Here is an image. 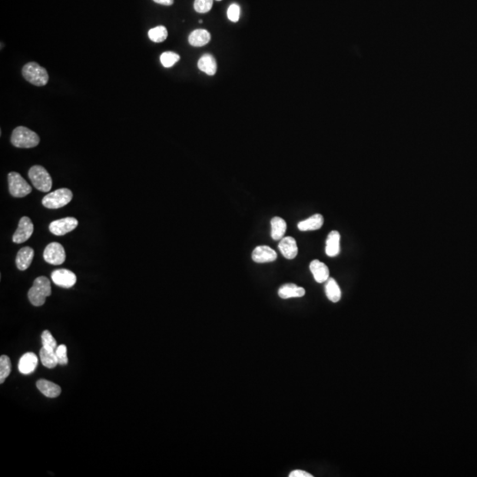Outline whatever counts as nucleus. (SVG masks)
Wrapping results in <instances>:
<instances>
[{"label": "nucleus", "instance_id": "ddd939ff", "mask_svg": "<svg viewBox=\"0 0 477 477\" xmlns=\"http://www.w3.org/2000/svg\"><path fill=\"white\" fill-rule=\"evenodd\" d=\"M309 269L317 283H325L330 278V272L327 265L320 262L317 259H315L310 262Z\"/></svg>", "mask_w": 477, "mask_h": 477}, {"label": "nucleus", "instance_id": "39448f33", "mask_svg": "<svg viewBox=\"0 0 477 477\" xmlns=\"http://www.w3.org/2000/svg\"><path fill=\"white\" fill-rule=\"evenodd\" d=\"M29 177L34 187L41 192H49L51 189L52 179L43 166H32L29 171Z\"/></svg>", "mask_w": 477, "mask_h": 477}, {"label": "nucleus", "instance_id": "393cba45", "mask_svg": "<svg viewBox=\"0 0 477 477\" xmlns=\"http://www.w3.org/2000/svg\"><path fill=\"white\" fill-rule=\"evenodd\" d=\"M168 37V31L166 26H157L149 31V39L154 43H162Z\"/></svg>", "mask_w": 477, "mask_h": 477}, {"label": "nucleus", "instance_id": "72a5a7b5", "mask_svg": "<svg viewBox=\"0 0 477 477\" xmlns=\"http://www.w3.org/2000/svg\"><path fill=\"white\" fill-rule=\"evenodd\" d=\"M218 1H220V0H218Z\"/></svg>", "mask_w": 477, "mask_h": 477}, {"label": "nucleus", "instance_id": "5701e85b", "mask_svg": "<svg viewBox=\"0 0 477 477\" xmlns=\"http://www.w3.org/2000/svg\"><path fill=\"white\" fill-rule=\"evenodd\" d=\"M325 293L327 298L334 303L339 302V300L341 299V290L334 278H329L328 280L326 281Z\"/></svg>", "mask_w": 477, "mask_h": 477}, {"label": "nucleus", "instance_id": "412c9836", "mask_svg": "<svg viewBox=\"0 0 477 477\" xmlns=\"http://www.w3.org/2000/svg\"><path fill=\"white\" fill-rule=\"evenodd\" d=\"M199 70L203 73H207L208 75H214L217 73L218 66L214 57L210 54H204L200 58L197 64Z\"/></svg>", "mask_w": 477, "mask_h": 477}, {"label": "nucleus", "instance_id": "6e6552de", "mask_svg": "<svg viewBox=\"0 0 477 477\" xmlns=\"http://www.w3.org/2000/svg\"><path fill=\"white\" fill-rule=\"evenodd\" d=\"M77 225H78V220L74 218L68 217V218L58 219L50 223L49 225V230L54 235L62 236L73 231L76 228Z\"/></svg>", "mask_w": 477, "mask_h": 477}, {"label": "nucleus", "instance_id": "f03ea898", "mask_svg": "<svg viewBox=\"0 0 477 477\" xmlns=\"http://www.w3.org/2000/svg\"><path fill=\"white\" fill-rule=\"evenodd\" d=\"M11 143L16 148L30 149L39 144L40 138L37 132L29 129L28 127L18 126L13 131Z\"/></svg>", "mask_w": 477, "mask_h": 477}, {"label": "nucleus", "instance_id": "423d86ee", "mask_svg": "<svg viewBox=\"0 0 477 477\" xmlns=\"http://www.w3.org/2000/svg\"><path fill=\"white\" fill-rule=\"evenodd\" d=\"M9 192L13 197H25L32 191V188L20 173L12 172L8 174Z\"/></svg>", "mask_w": 477, "mask_h": 477}, {"label": "nucleus", "instance_id": "9b49d317", "mask_svg": "<svg viewBox=\"0 0 477 477\" xmlns=\"http://www.w3.org/2000/svg\"><path fill=\"white\" fill-rule=\"evenodd\" d=\"M278 257L275 250L268 246H258L252 253V259L258 263L274 262Z\"/></svg>", "mask_w": 477, "mask_h": 477}, {"label": "nucleus", "instance_id": "a211bd4d", "mask_svg": "<svg viewBox=\"0 0 477 477\" xmlns=\"http://www.w3.org/2000/svg\"><path fill=\"white\" fill-rule=\"evenodd\" d=\"M324 225V217L321 214H315L308 219L299 222L298 229L302 232L315 231L321 228Z\"/></svg>", "mask_w": 477, "mask_h": 477}, {"label": "nucleus", "instance_id": "bb28decb", "mask_svg": "<svg viewBox=\"0 0 477 477\" xmlns=\"http://www.w3.org/2000/svg\"><path fill=\"white\" fill-rule=\"evenodd\" d=\"M179 60H180V57L179 54L172 52V51H166V52L162 53V55L160 56L161 64L166 68L174 66Z\"/></svg>", "mask_w": 477, "mask_h": 477}, {"label": "nucleus", "instance_id": "cd10ccee", "mask_svg": "<svg viewBox=\"0 0 477 477\" xmlns=\"http://www.w3.org/2000/svg\"><path fill=\"white\" fill-rule=\"evenodd\" d=\"M41 338H42V344H43V348L53 350V351L56 350V348H58L56 339L54 338L50 331H47V330L46 331H43Z\"/></svg>", "mask_w": 477, "mask_h": 477}, {"label": "nucleus", "instance_id": "6ab92c4d", "mask_svg": "<svg viewBox=\"0 0 477 477\" xmlns=\"http://www.w3.org/2000/svg\"><path fill=\"white\" fill-rule=\"evenodd\" d=\"M37 386L44 396L48 398H57L61 393V388L53 382L48 381L45 379H40L37 383Z\"/></svg>", "mask_w": 477, "mask_h": 477}, {"label": "nucleus", "instance_id": "4be33fe9", "mask_svg": "<svg viewBox=\"0 0 477 477\" xmlns=\"http://www.w3.org/2000/svg\"><path fill=\"white\" fill-rule=\"evenodd\" d=\"M272 224V238L274 241H279L284 238L285 231H286V222L284 219L279 217H274L271 221Z\"/></svg>", "mask_w": 477, "mask_h": 477}, {"label": "nucleus", "instance_id": "4468645a", "mask_svg": "<svg viewBox=\"0 0 477 477\" xmlns=\"http://www.w3.org/2000/svg\"><path fill=\"white\" fill-rule=\"evenodd\" d=\"M37 363L38 358L37 355L34 353H26L20 358L18 368L21 374H31L37 368Z\"/></svg>", "mask_w": 477, "mask_h": 477}, {"label": "nucleus", "instance_id": "dca6fc26", "mask_svg": "<svg viewBox=\"0 0 477 477\" xmlns=\"http://www.w3.org/2000/svg\"><path fill=\"white\" fill-rule=\"evenodd\" d=\"M34 258V249L30 247H25L19 250L16 255L17 268L20 271H25L32 263Z\"/></svg>", "mask_w": 477, "mask_h": 477}, {"label": "nucleus", "instance_id": "c85d7f7f", "mask_svg": "<svg viewBox=\"0 0 477 477\" xmlns=\"http://www.w3.org/2000/svg\"><path fill=\"white\" fill-rule=\"evenodd\" d=\"M213 0H195L194 8L199 13H208L212 8Z\"/></svg>", "mask_w": 477, "mask_h": 477}, {"label": "nucleus", "instance_id": "c756f323", "mask_svg": "<svg viewBox=\"0 0 477 477\" xmlns=\"http://www.w3.org/2000/svg\"><path fill=\"white\" fill-rule=\"evenodd\" d=\"M57 358L59 361V364L66 365L68 363V358H67V348L65 344H60L58 346V348L55 350Z\"/></svg>", "mask_w": 477, "mask_h": 477}, {"label": "nucleus", "instance_id": "b1692460", "mask_svg": "<svg viewBox=\"0 0 477 477\" xmlns=\"http://www.w3.org/2000/svg\"><path fill=\"white\" fill-rule=\"evenodd\" d=\"M40 359L43 366L48 368H55L57 365L59 364L55 351L47 349L43 347L40 350Z\"/></svg>", "mask_w": 477, "mask_h": 477}, {"label": "nucleus", "instance_id": "2f4dec72", "mask_svg": "<svg viewBox=\"0 0 477 477\" xmlns=\"http://www.w3.org/2000/svg\"><path fill=\"white\" fill-rule=\"evenodd\" d=\"M289 477H313L312 474L303 470H295L291 472Z\"/></svg>", "mask_w": 477, "mask_h": 477}, {"label": "nucleus", "instance_id": "aec40b11", "mask_svg": "<svg viewBox=\"0 0 477 477\" xmlns=\"http://www.w3.org/2000/svg\"><path fill=\"white\" fill-rule=\"evenodd\" d=\"M211 36L206 30H196L189 35V43L194 47H202L209 43Z\"/></svg>", "mask_w": 477, "mask_h": 477}, {"label": "nucleus", "instance_id": "a878e982", "mask_svg": "<svg viewBox=\"0 0 477 477\" xmlns=\"http://www.w3.org/2000/svg\"><path fill=\"white\" fill-rule=\"evenodd\" d=\"M12 370L10 358L7 355H1L0 357V384H3L6 378L10 375Z\"/></svg>", "mask_w": 477, "mask_h": 477}, {"label": "nucleus", "instance_id": "f8f14e48", "mask_svg": "<svg viewBox=\"0 0 477 477\" xmlns=\"http://www.w3.org/2000/svg\"><path fill=\"white\" fill-rule=\"evenodd\" d=\"M278 249L284 255V257L288 260L295 259L298 255V247L295 238L293 237H285L280 240L278 244Z\"/></svg>", "mask_w": 477, "mask_h": 477}, {"label": "nucleus", "instance_id": "7ed1b4c3", "mask_svg": "<svg viewBox=\"0 0 477 477\" xmlns=\"http://www.w3.org/2000/svg\"><path fill=\"white\" fill-rule=\"evenodd\" d=\"M22 75L29 83L35 86H45L49 81L46 69L36 62L26 64L22 68Z\"/></svg>", "mask_w": 477, "mask_h": 477}, {"label": "nucleus", "instance_id": "1a4fd4ad", "mask_svg": "<svg viewBox=\"0 0 477 477\" xmlns=\"http://www.w3.org/2000/svg\"><path fill=\"white\" fill-rule=\"evenodd\" d=\"M34 232V225L29 217H22L20 219L18 228L13 233V242L17 244H20L26 242L32 236Z\"/></svg>", "mask_w": 477, "mask_h": 477}, {"label": "nucleus", "instance_id": "9d476101", "mask_svg": "<svg viewBox=\"0 0 477 477\" xmlns=\"http://www.w3.org/2000/svg\"><path fill=\"white\" fill-rule=\"evenodd\" d=\"M51 279L55 285L64 287L71 288L76 283V275L66 269H59L51 273Z\"/></svg>", "mask_w": 477, "mask_h": 477}, {"label": "nucleus", "instance_id": "2eb2a0df", "mask_svg": "<svg viewBox=\"0 0 477 477\" xmlns=\"http://www.w3.org/2000/svg\"><path fill=\"white\" fill-rule=\"evenodd\" d=\"M340 234L338 231H331L327 236L325 252L326 255L331 257H335L339 254L340 250Z\"/></svg>", "mask_w": 477, "mask_h": 477}, {"label": "nucleus", "instance_id": "f257e3e1", "mask_svg": "<svg viewBox=\"0 0 477 477\" xmlns=\"http://www.w3.org/2000/svg\"><path fill=\"white\" fill-rule=\"evenodd\" d=\"M50 295L51 287L50 280L46 277L41 276L35 279L32 287L29 291L28 296L31 304L36 307H40L44 304L46 297Z\"/></svg>", "mask_w": 477, "mask_h": 477}, {"label": "nucleus", "instance_id": "473e14b6", "mask_svg": "<svg viewBox=\"0 0 477 477\" xmlns=\"http://www.w3.org/2000/svg\"><path fill=\"white\" fill-rule=\"evenodd\" d=\"M155 3L160 4L163 6H172L174 3V0H153Z\"/></svg>", "mask_w": 477, "mask_h": 477}, {"label": "nucleus", "instance_id": "f3484780", "mask_svg": "<svg viewBox=\"0 0 477 477\" xmlns=\"http://www.w3.org/2000/svg\"><path fill=\"white\" fill-rule=\"evenodd\" d=\"M305 289L295 284H285L278 289V296L282 299L300 298L305 295Z\"/></svg>", "mask_w": 477, "mask_h": 477}, {"label": "nucleus", "instance_id": "20e7f679", "mask_svg": "<svg viewBox=\"0 0 477 477\" xmlns=\"http://www.w3.org/2000/svg\"><path fill=\"white\" fill-rule=\"evenodd\" d=\"M72 199L73 193L70 189H60L44 196L42 200V203L47 209H60L67 205Z\"/></svg>", "mask_w": 477, "mask_h": 477}, {"label": "nucleus", "instance_id": "0eeeda50", "mask_svg": "<svg viewBox=\"0 0 477 477\" xmlns=\"http://www.w3.org/2000/svg\"><path fill=\"white\" fill-rule=\"evenodd\" d=\"M43 258L50 264H62L66 260V252L63 246L58 242L50 243L43 251Z\"/></svg>", "mask_w": 477, "mask_h": 477}, {"label": "nucleus", "instance_id": "7c9ffc66", "mask_svg": "<svg viewBox=\"0 0 477 477\" xmlns=\"http://www.w3.org/2000/svg\"><path fill=\"white\" fill-rule=\"evenodd\" d=\"M240 13H241V9L238 5L232 4L229 7L228 10H227V17L232 22H237L240 19Z\"/></svg>", "mask_w": 477, "mask_h": 477}]
</instances>
